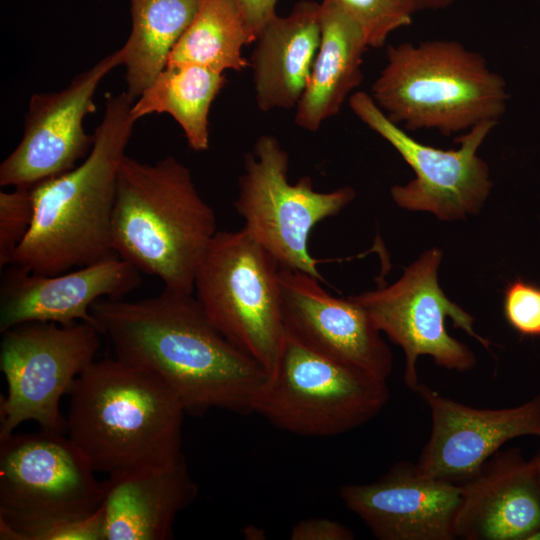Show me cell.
<instances>
[{"label": "cell", "instance_id": "44dd1931", "mask_svg": "<svg viewBox=\"0 0 540 540\" xmlns=\"http://www.w3.org/2000/svg\"><path fill=\"white\" fill-rule=\"evenodd\" d=\"M320 20L319 48L295 114L296 125L311 132L335 116L360 85L368 47L360 27L330 0L320 3Z\"/></svg>", "mask_w": 540, "mask_h": 540}, {"label": "cell", "instance_id": "f1b7e54d", "mask_svg": "<svg viewBox=\"0 0 540 540\" xmlns=\"http://www.w3.org/2000/svg\"><path fill=\"white\" fill-rule=\"evenodd\" d=\"M235 2L256 37L263 27L277 15L278 0H235Z\"/></svg>", "mask_w": 540, "mask_h": 540}, {"label": "cell", "instance_id": "9c48e42d", "mask_svg": "<svg viewBox=\"0 0 540 540\" xmlns=\"http://www.w3.org/2000/svg\"><path fill=\"white\" fill-rule=\"evenodd\" d=\"M289 155L277 138L262 135L244 158L233 203L243 228L281 267L305 272L324 282L318 260L309 251L312 229L339 214L356 196L349 186L329 192L314 189L311 177L289 182Z\"/></svg>", "mask_w": 540, "mask_h": 540}, {"label": "cell", "instance_id": "30bf717a", "mask_svg": "<svg viewBox=\"0 0 540 540\" xmlns=\"http://www.w3.org/2000/svg\"><path fill=\"white\" fill-rule=\"evenodd\" d=\"M1 334L0 370L7 395L0 401V439L25 421L65 434L61 398L94 361L102 333L87 322H28Z\"/></svg>", "mask_w": 540, "mask_h": 540}, {"label": "cell", "instance_id": "d6986e66", "mask_svg": "<svg viewBox=\"0 0 540 540\" xmlns=\"http://www.w3.org/2000/svg\"><path fill=\"white\" fill-rule=\"evenodd\" d=\"M103 483L105 540H168L174 521L198 495L184 455L108 475Z\"/></svg>", "mask_w": 540, "mask_h": 540}, {"label": "cell", "instance_id": "e0dca14e", "mask_svg": "<svg viewBox=\"0 0 540 540\" xmlns=\"http://www.w3.org/2000/svg\"><path fill=\"white\" fill-rule=\"evenodd\" d=\"M140 274L117 255L50 276L9 265L1 274L0 331L28 322H87L99 329L92 305L101 298L122 299L141 285Z\"/></svg>", "mask_w": 540, "mask_h": 540}, {"label": "cell", "instance_id": "484cf974", "mask_svg": "<svg viewBox=\"0 0 540 540\" xmlns=\"http://www.w3.org/2000/svg\"><path fill=\"white\" fill-rule=\"evenodd\" d=\"M33 220L31 188L0 192V267L11 264L13 256L30 230Z\"/></svg>", "mask_w": 540, "mask_h": 540}, {"label": "cell", "instance_id": "5bb4252c", "mask_svg": "<svg viewBox=\"0 0 540 540\" xmlns=\"http://www.w3.org/2000/svg\"><path fill=\"white\" fill-rule=\"evenodd\" d=\"M416 393L431 415L430 436L416 466L435 479L461 485L508 441L540 437V392L518 406L499 409L468 406L421 383Z\"/></svg>", "mask_w": 540, "mask_h": 540}, {"label": "cell", "instance_id": "7a4b0ae2", "mask_svg": "<svg viewBox=\"0 0 540 540\" xmlns=\"http://www.w3.org/2000/svg\"><path fill=\"white\" fill-rule=\"evenodd\" d=\"M133 102L127 92L107 94L84 161L31 187L32 224L10 265L50 276L116 255L111 222L119 169L136 122Z\"/></svg>", "mask_w": 540, "mask_h": 540}, {"label": "cell", "instance_id": "ac0fdd59", "mask_svg": "<svg viewBox=\"0 0 540 540\" xmlns=\"http://www.w3.org/2000/svg\"><path fill=\"white\" fill-rule=\"evenodd\" d=\"M456 539L528 540L540 530V486L519 448L499 450L461 484Z\"/></svg>", "mask_w": 540, "mask_h": 540}, {"label": "cell", "instance_id": "3957f363", "mask_svg": "<svg viewBox=\"0 0 540 540\" xmlns=\"http://www.w3.org/2000/svg\"><path fill=\"white\" fill-rule=\"evenodd\" d=\"M68 394L67 436L95 472L114 475L183 455L185 408L149 371L117 357L94 360Z\"/></svg>", "mask_w": 540, "mask_h": 540}, {"label": "cell", "instance_id": "7402d4cb", "mask_svg": "<svg viewBox=\"0 0 540 540\" xmlns=\"http://www.w3.org/2000/svg\"><path fill=\"white\" fill-rule=\"evenodd\" d=\"M226 83L223 73L197 64H171L133 102L132 116L171 115L194 151L209 148L210 107Z\"/></svg>", "mask_w": 540, "mask_h": 540}, {"label": "cell", "instance_id": "52a82bcc", "mask_svg": "<svg viewBox=\"0 0 540 540\" xmlns=\"http://www.w3.org/2000/svg\"><path fill=\"white\" fill-rule=\"evenodd\" d=\"M389 399L386 380L325 357L286 332L254 413L296 435L334 436L372 420Z\"/></svg>", "mask_w": 540, "mask_h": 540}, {"label": "cell", "instance_id": "ba28073f", "mask_svg": "<svg viewBox=\"0 0 540 540\" xmlns=\"http://www.w3.org/2000/svg\"><path fill=\"white\" fill-rule=\"evenodd\" d=\"M103 483L63 433L41 430L0 439V539L29 540L36 530L95 513Z\"/></svg>", "mask_w": 540, "mask_h": 540}, {"label": "cell", "instance_id": "83f0119b", "mask_svg": "<svg viewBox=\"0 0 540 540\" xmlns=\"http://www.w3.org/2000/svg\"><path fill=\"white\" fill-rule=\"evenodd\" d=\"M291 540H352L354 533L345 525L328 518H309L297 522L290 531Z\"/></svg>", "mask_w": 540, "mask_h": 540}, {"label": "cell", "instance_id": "ffe728a7", "mask_svg": "<svg viewBox=\"0 0 540 540\" xmlns=\"http://www.w3.org/2000/svg\"><path fill=\"white\" fill-rule=\"evenodd\" d=\"M320 39V3L314 1L296 3L289 15H276L263 27L249 60L261 111L296 108Z\"/></svg>", "mask_w": 540, "mask_h": 540}, {"label": "cell", "instance_id": "4dcf8cb0", "mask_svg": "<svg viewBox=\"0 0 540 540\" xmlns=\"http://www.w3.org/2000/svg\"><path fill=\"white\" fill-rule=\"evenodd\" d=\"M532 460H533V462L535 464V467H536V470H537L538 481H539V486H540V448L535 453V455L532 457Z\"/></svg>", "mask_w": 540, "mask_h": 540}, {"label": "cell", "instance_id": "4316f807", "mask_svg": "<svg viewBox=\"0 0 540 540\" xmlns=\"http://www.w3.org/2000/svg\"><path fill=\"white\" fill-rule=\"evenodd\" d=\"M503 314L520 335L540 336V286L520 278L509 283L504 290Z\"/></svg>", "mask_w": 540, "mask_h": 540}, {"label": "cell", "instance_id": "8fae6325", "mask_svg": "<svg viewBox=\"0 0 540 540\" xmlns=\"http://www.w3.org/2000/svg\"><path fill=\"white\" fill-rule=\"evenodd\" d=\"M442 252L431 248L420 255L388 286L349 296L369 314L378 329L405 356L404 382L416 392L420 382L417 359L431 356L437 366L465 372L476 364L475 354L464 343L452 337L445 320L450 318L459 328L486 349L491 342L473 327L474 317L451 301L438 283Z\"/></svg>", "mask_w": 540, "mask_h": 540}, {"label": "cell", "instance_id": "2e32d148", "mask_svg": "<svg viewBox=\"0 0 540 540\" xmlns=\"http://www.w3.org/2000/svg\"><path fill=\"white\" fill-rule=\"evenodd\" d=\"M345 506L379 540H453L461 486L427 476L410 462L395 463L367 484L339 489Z\"/></svg>", "mask_w": 540, "mask_h": 540}, {"label": "cell", "instance_id": "9a60e30c", "mask_svg": "<svg viewBox=\"0 0 540 540\" xmlns=\"http://www.w3.org/2000/svg\"><path fill=\"white\" fill-rule=\"evenodd\" d=\"M286 332L309 349L387 380L393 355L366 310L336 298L305 272L280 266Z\"/></svg>", "mask_w": 540, "mask_h": 540}, {"label": "cell", "instance_id": "277c9868", "mask_svg": "<svg viewBox=\"0 0 540 540\" xmlns=\"http://www.w3.org/2000/svg\"><path fill=\"white\" fill-rule=\"evenodd\" d=\"M217 233L213 208L174 156L148 164L124 157L111 222L115 254L164 289L194 293L200 261Z\"/></svg>", "mask_w": 540, "mask_h": 540}, {"label": "cell", "instance_id": "7c38bea8", "mask_svg": "<svg viewBox=\"0 0 540 540\" xmlns=\"http://www.w3.org/2000/svg\"><path fill=\"white\" fill-rule=\"evenodd\" d=\"M349 106L415 173V178L407 184L390 189L398 207L430 212L448 222L480 212L493 183L489 167L477 151L496 122L486 121L472 127L457 139L458 149L443 150L422 144L390 121L370 94L363 91L351 94Z\"/></svg>", "mask_w": 540, "mask_h": 540}, {"label": "cell", "instance_id": "603a6c76", "mask_svg": "<svg viewBox=\"0 0 540 540\" xmlns=\"http://www.w3.org/2000/svg\"><path fill=\"white\" fill-rule=\"evenodd\" d=\"M202 0H130L132 27L120 48L127 93L135 101L165 68Z\"/></svg>", "mask_w": 540, "mask_h": 540}, {"label": "cell", "instance_id": "4fadbf2b", "mask_svg": "<svg viewBox=\"0 0 540 540\" xmlns=\"http://www.w3.org/2000/svg\"><path fill=\"white\" fill-rule=\"evenodd\" d=\"M121 64L119 49L75 76L66 88L32 95L23 137L0 165L2 187L31 188L71 170L88 155L94 134L86 133L84 119L96 110L94 96L101 80Z\"/></svg>", "mask_w": 540, "mask_h": 540}, {"label": "cell", "instance_id": "6da1fadb", "mask_svg": "<svg viewBox=\"0 0 540 540\" xmlns=\"http://www.w3.org/2000/svg\"><path fill=\"white\" fill-rule=\"evenodd\" d=\"M91 313L115 357L162 380L186 413H254L267 373L216 328L194 293L101 298Z\"/></svg>", "mask_w": 540, "mask_h": 540}, {"label": "cell", "instance_id": "1f68e13d", "mask_svg": "<svg viewBox=\"0 0 540 540\" xmlns=\"http://www.w3.org/2000/svg\"><path fill=\"white\" fill-rule=\"evenodd\" d=\"M528 540H540V530L533 533Z\"/></svg>", "mask_w": 540, "mask_h": 540}, {"label": "cell", "instance_id": "d4e9b609", "mask_svg": "<svg viewBox=\"0 0 540 540\" xmlns=\"http://www.w3.org/2000/svg\"><path fill=\"white\" fill-rule=\"evenodd\" d=\"M361 29L368 47L378 48L388 36L412 21L401 0H330Z\"/></svg>", "mask_w": 540, "mask_h": 540}, {"label": "cell", "instance_id": "5b68a950", "mask_svg": "<svg viewBox=\"0 0 540 540\" xmlns=\"http://www.w3.org/2000/svg\"><path fill=\"white\" fill-rule=\"evenodd\" d=\"M370 95L393 123L445 136L498 123L508 100L503 77L455 40L389 46Z\"/></svg>", "mask_w": 540, "mask_h": 540}, {"label": "cell", "instance_id": "f546056e", "mask_svg": "<svg viewBox=\"0 0 540 540\" xmlns=\"http://www.w3.org/2000/svg\"><path fill=\"white\" fill-rule=\"evenodd\" d=\"M412 14L423 10H441L449 7L456 0H401Z\"/></svg>", "mask_w": 540, "mask_h": 540}, {"label": "cell", "instance_id": "cb8c5ba5", "mask_svg": "<svg viewBox=\"0 0 540 540\" xmlns=\"http://www.w3.org/2000/svg\"><path fill=\"white\" fill-rule=\"evenodd\" d=\"M257 39L235 0H202L166 65L197 64L223 73L249 67L242 48Z\"/></svg>", "mask_w": 540, "mask_h": 540}, {"label": "cell", "instance_id": "8992f818", "mask_svg": "<svg viewBox=\"0 0 540 540\" xmlns=\"http://www.w3.org/2000/svg\"><path fill=\"white\" fill-rule=\"evenodd\" d=\"M280 265L243 227L217 231L198 266L194 295L216 328L268 374L286 337Z\"/></svg>", "mask_w": 540, "mask_h": 540}]
</instances>
